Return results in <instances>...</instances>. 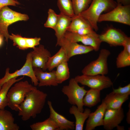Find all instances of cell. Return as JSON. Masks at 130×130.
I'll list each match as a JSON object with an SVG mask.
<instances>
[{
  "label": "cell",
  "instance_id": "6da1fadb",
  "mask_svg": "<svg viewBox=\"0 0 130 130\" xmlns=\"http://www.w3.org/2000/svg\"><path fill=\"white\" fill-rule=\"evenodd\" d=\"M47 96V93L38 89L36 87L28 92L19 107L18 116L24 121L31 118H36L43 109Z\"/></svg>",
  "mask_w": 130,
  "mask_h": 130
},
{
  "label": "cell",
  "instance_id": "7a4b0ae2",
  "mask_svg": "<svg viewBox=\"0 0 130 130\" xmlns=\"http://www.w3.org/2000/svg\"><path fill=\"white\" fill-rule=\"evenodd\" d=\"M117 4L114 0H92L87 9L79 15L85 19L96 31L98 30V20L102 13L111 10Z\"/></svg>",
  "mask_w": 130,
  "mask_h": 130
},
{
  "label": "cell",
  "instance_id": "3957f363",
  "mask_svg": "<svg viewBox=\"0 0 130 130\" xmlns=\"http://www.w3.org/2000/svg\"><path fill=\"white\" fill-rule=\"evenodd\" d=\"M36 87L27 80H20L16 82L10 88L7 93L8 106L12 110L18 111L27 94Z\"/></svg>",
  "mask_w": 130,
  "mask_h": 130
},
{
  "label": "cell",
  "instance_id": "277c9868",
  "mask_svg": "<svg viewBox=\"0 0 130 130\" xmlns=\"http://www.w3.org/2000/svg\"><path fill=\"white\" fill-rule=\"evenodd\" d=\"M61 91L67 97L70 104L76 106L81 112L84 111L83 100L87 91L84 86H80L75 78H72L68 85L63 87Z\"/></svg>",
  "mask_w": 130,
  "mask_h": 130
},
{
  "label": "cell",
  "instance_id": "5b68a950",
  "mask_svg": "<svg viewBox=\"0 0 130 130\" xmlns=\"http://www.w3.org/2000/svg\"><path fill=\"white\" fill-rule=\"evenodd\" d=\"M29 19L28 16L12 10L7 6L0 10V32L7 42L10 35L8 26L12 24L20 21H26Z\"/></svg>",
  "mask_w": 130,
  "mask_h": 130
},
{
  "label": "cell",
  "instance_id": "8992f818",
  "mask_svg": "<svg viewBox=\"0 0 130 130\" xmlns=\"http://www.w3.org/2000/svg\"><path fill=\"white\" fill-rule=\"evenodd\" d=\"M32 58L31 52L27 53L26 62L21 68L13 73H10V69L7 68L4 76L0 79V90L3 84L10 79L20 76H26L30 77L32 83L35 86L38 85V81L35 75L32 65Z\"/></svg>",
  "mask_w": 130,
  "mask_h": 130
},
{
  "label": "cell",
  "instance_id": "52a82bcc",
  "mask_svg": "<svg viewBox=\"0 0 130 130\" xmlns=\"http://www.w3.org/2000/svg\"><path fill=\"white\" fill-rule=\"evenodd\" d=\"M110 54L108 50L101 49L98 58L91 62L82 69L83 74L89 75L107 74L108 71L107 61Z\"/></svg>",
  "mask_w": 130,
  "mask_h": 130
},
{
  "label": "cell",
  "instance_id": "ba28073f",
  "mask_svg": "<svg viewBox=\"0 0 130 130\" xmlns=\"http://www.w3.org/2000/svg\"><path fill=\"white\" fill-rule=\"evenodd\" d=\"M117 6L109 12L102 14L98 22L112 21L130 25V5H123L117 3Z\"/></svg>",
  "mask_w": 130,
  "mask_h": 130
},
{
  "label": "cell",
  "instance_id": "9c48e42d",
  "mask_svg": "<svg viewBox=\"0 0 130 130\" xmlns=\"http://www.w3.org/2000/svg\"><path fill=\"white\" fill-rule=\"evenodd\" d=\"M78 83L87 86L90 88L101 91L111 87L113 83L108 76L104 75H78L74 78Z\"/></svg>",
  "mask_w": 130,
  "mask_h": 130
},
{
  "label": "cell",
  "instance_id": "30bf717a",
  "mask_svg": "<svg viewBox=\"0 0 130 130\" xmlns=\"http://www.w3.org/2000/svg\"><path fill=\"white\" fill-rule=\"evenodd\" d=\"M64 37L71 41L81 42L84 45L90 46L96 51L99 50L102 43L99 35L96 32L89 34L83 35L67 31Z\"/></svg>",
  "mask_w": 130,
  "mask_h": 130
},
{
  "label": "cell",
  "instance_id": "8fae6325",
  "mask_svg": "<svg viewBox=\"0 0 130 130\" xmlns=\"http://www.w3.org/2000/svg\"><path fill=\"white\" fill-rule=\"evenodd\" d=\"M56 46H60L64 49L69 60L74 56L87 53L94 50L93 48L90 46L71 41L64 37L56 45Z\"/></svg>",
  "mask_w": 130,
  "mask_h": 130
},
{
  "label": "cell",
  "instance_id": "7c38bea8",
  "mask_svg": "<svg viewBox=\"0 0 130 130\" xmlns=\"http://www.w3.org/2000/svg\"><path fill=\"white\" fill-rule=\"evenodd\" d=\"M123 108L107 109L104 115L103 126L106 130H111L117 127L123 120L124 117Z\"/></svg>",
  "mask_w": 130,
  "mask_h": 130
},
{
  "label": "cell",
  "instance_id": "4fadbf2b",
  "mask_svg": "<svg viewBox=\"0 0 130 130\" xmlns=\"http://www.w3.org/2000/svg\"><path fill=\"white\" fill-rule=\"evenodd\" d=\"M127 37L121 31L113 28H109L99 35L102 42H105L110 46H123Z\"/></svg>",
  "mask_w": 130,
  "mask_h": 130
},
{
  "label": "cell",
  "instance_id": "5bb4252c",
  "mask_svg": "<svg viewBox=\"0 0 130 130\" xmlns=\"http://www.w3.org/2000/svg\"><path fill=\"white\" fill-rule=\"evenodd\" d=\"M33 49V50L30 52L32 58L33 68H39L45 71L46 63L51 56L50 52L42 45H39L38 46Z\"/></svg>",
  "mask_w": 130,
  "mask_h": 130
},
{
  "label": "cell",
  "instance_id": "9a60e30c",
  "mask_svg": "<svg viewBox=\"0 0 130 130\" xmlns=\"http://www.w3.org/2000/svg\"><path fill=\"white\" fill-rule=\"evenodd\" d=\"M106 106L102 101L95 111L91 112L86 121L85 130H93L98 126H103L104 117Z\"/></svg>",
  "mask_w": 130,
  "mask_h": 130
},
{
  "label": "cell",
  "instance_id": "2e32d148",
  "mask_svg": "<svg viewBox=\"0 0 130 130\" xmlns=\"http://www.w3.org/2000/svg\"><path fill=\"white\" fill-rule=\"evenodd\" d=\"M35 75L38 81L39 87L44 86H56L58 83L55 75V71L49 72H44L39 68H33Z\"/></svg>",
  "mask_w": 130,
  "mask_h": 130
},
{
  "label": "cell",
  "instance_id": "e0dca14e",
  "mask_svg": "<svg viewBox=\"0 0 130 130\" xmlns=\"http://www.w3.org/2000/svg\"><path fill=\"white\" fill-rule=\"evenodd\" d=\"M50 111L49 117L54 121L58 126L59 130H73L75 129L74 122L70 121L63 115L56 112L53 107L52 102L47 101Z\"/></svg>",
  "mask_w": 130,
  "mask_h": 130
},
{
  "label": "cell",
  "instance_id": "ac0fdd59",
  "mask_svg": "<svg viewBox=\"0 0 130 130\" xmlns=\"http://www.w3.org/2000/svg\"><path fill=\"white\" fill-rule=\"evenodd\" d=\"M130 94H121L113 92L107 94L102 101L105 103L107 109H118L129 99Z\"/></svg>",
  "mask_w": 130,
  "mask_h": 130
},
{
  "label": "cell",
  "instance_id": "d6986e66",
  "mask_svg": "<svg viewBox=\"0 0 130 130\" xmlns=\"http://www.w3.org/2000/svg\"><path fill=\"white\" fill-rule=\"evenodd\" d=\"M14 121L10 111L0 109V130H19L20 127Z\"/></svg>",
  "mask_w": 130,
  "mask_h": 130
},
{
  "label": "cell",
  "instance_id": "ffe728a7",
  "mask_svg": "<svg viewBox=\"0 0 130 130\" xmlns=\"http://www.w3.org/2000/svg\"><path fill=\"white\" fill-rule=\"evenodd\" d=\"M72 20V18L62 14H58V19L57 25L54 29L57 38V44L60 40L64 37L67 31Z\"/></svg>",
  "mask_w": 130,
  "mask_h": 130
},
{
  "label": "cell",
  "instance_id": "44dd1931",
  "mask_svg": "<svg viewBox=\"0 0 130 130\" xmlns=\"http://www.w3.org/2000/svg\"><path fill=\"white\" fill-rule=\"evenodd\" d=\"M70 113L73 115L75 118V130H83L84 122L91 112L90 109L85 108L83 112H81L76 105H72L70 108Z\"/></svg>",
  "mask_w": 130,
  "mask_h": 130
},
{
  "label": "cell",
  "instance_id": "7402d4cb",
  "mask_svg": "<svg viewBox=\"0 0 130 130\" xmlns=\"http://www.w3.org/2000/svg\"><path fill=\"white\" fill-rule=\"evenodd\" d=\"M123 46L124 49L116 58L117 68H120L130 65V38L128 37Z\"/></svg>",
  "mask_w": 130,
  "mask_h": 130
},
{
  "label": "cell",
  "instance_id": "603a6c76",
  "mask_svg": "<svg viewBox=\"0 0 130 130\" xmlns=\"http://www.w3.org/2000/svg\"><path fill=\"white\" fill-rule=\"evenodd\" d=\"M69 60L65 50L61 47L56 54L49 58L46 65V70L51 71L60 64Z\"/></svg>",
  "mask_w": 130,
  "mask_h": 130
},
{
  "label": "cell",
  "instance_id": "cb8c5ba5",
  "mask_svg": "<svg viewBox=\"0 0 130 130\" xmlns=\"http://www.w3.org/2000/svg\"><path fill=\"white\" fill-rule=\"evenodd\" d=\"M24 76L17 79V77L12 78L5 82L0 90V109H5L8 106L7 97V93L10 88L16 82L22 80Z\"/></svg>",
  "mask_w": 130,
  "mask_h": 130
},
{
  "label": "cell",
  "instance_id": "d4e9b609",
  "mask_svg": "<svg viewBox=\"0 0 130 130\" xmlns=\"http://www.w3.org/2000/svg\"><path fill=\"white\" fill-rule=\"evenodd\" d=\"M100 91L91 88L87 91L83 100L84 106L91 107L99 103L101 100Z\"/></svg>",
  "mask_w": 130,
  "mask_h": 130
},
{
  "label": "cell",
  "instance_id": "484cf974",
  "mask_svg": "<svg viewBox=\"0 0 130 130\" xmlns=\"http://www.w3.org/2000/svg\"><path fill=\"white\" fill-rule=\"evenodd\" d=\"M90 27L91 26L84 18L79 15H75L72 18L71 24L67 31L74 32L79 29Z\"/></svg>",
  "mask_w": 130,
  "mask_h": 130
},
{
  "label": "cell",
  "instance_id": "4316f807",
  "mask_svg": "<svg viewBox=\"0 0 130 130\" xmlns=\"http://www.w3.org/2000/svg\"><path fill=\"white\" fill-rule=\"evenodd\" d=\"M30 127L32 130H59L57 124L50 117L43 121L32 124Z\"/></svg>",
  "mask_w": 130,
  "mask_h": 130
},
{
  "label": "cell",
  "instance_id": "83f0119b",
  "mask_svg": "<svg viewBox=\"0 0 130 130\" xmlns=\"http://www.w3.org/2000/svg\"><path fill=\"white\" fill-rule=\"evenodd\" d=\"M68 62H64L56 67L55 75L58 83L60 84L68 79L70 77Z\"/></svg>",
  "mask_w": 130,
  "mask_h": 130
},
{
  "label": "cell",
  "instance_id": "f1b7e54d",
  "mask_svg": "<svg viewBox=\"0 0 130 130\" xmlns=\"http://www.w3.org/2000/svg\"><path fill=\"white\" fill-rule=\"evenodd\" d=\"M57 5L61 13L71 18L75 15L71 0H57Z\"/></svg>",
  "mask_w": 130,
  "mask_h": 130
},
{
  "label": "cell",
  "instance_id": "f546056e",
  "mask_svg": "<svg viewBox=\"0 0 130 130\" xmlns=\"http://www.w3.org/2000/svg\"><path fill=\"white\" fill-rule=\"evenodd\" d=\"M92 0H71L74 14L78 15L88 7Z\"/></svg>",
  "mask_w": 130,
  "mask_h": 130
},
{
  "label": "cell",
  "instance_id": "4dcf8cb0",
  "mask_svg": "<svg viewBox=\"0 0 130 130\" xmlns=\"http://www.w3.org/2000/svg\"><path fill=\"white\" fill-rule=\"evenodd\" d=\"M48 16L44 26L54 29L58 22V14H57L52 9L49 8L48 12Z\"/></svg>",
  "mask_w": 130,
  "mask_h": 130
},
{
  "label": "cell",
  "instance_id": "1f68e13d",
  "mask_svg": "<svg viewBox=\"0 0 130 130\" xmlns=\"http://www.w3.org/2000/svg\"><path fill=\"white\" fill-rule=\"evenodd\" d=\"M9 39L13 42V45L16 46L19 49L25 50L28 49L26 43L25 37H23L19 34L12 33L10 35Z\"/></svg>",
  "mask_w": 130,
  "mask_h": 130
},
{
  "label": "cell",
  "instance_id": "d6a6232c",
  "mask_svg": "<svg viewBox=\"0 0 130 130\" xmlns=\"http://www.w3.org/2000/svg\"><path fill=\"white\" fill-rule=\"evenodd\" d=\"M26 44L28 49L32 48L40 45L41 39L40 37H35L34 38L25 37Z\"/></svg>",
  "mask_w": 130,
  "mask_h": 130
},
{
  "label": "cell",
  "instance_id": "836d02e7",
  "mask_svg": "<svg viewBox=\"0 0 130 130\" xmlns=\"http://www.w3.org/2000/svg\"><path fill=\"white\" fill-rule=\"evenodd\" d=\"M20 4V2L16 0H0V10L8 6H16Z\"/></svg>",
  "mask_w": 130,
  "mask_h": 130
},
{
  "label": "cell",
  "instance_id": "e575fe53",
  "mask_svg": "<svg viewBox=\"0 0 130 130\" xmlns=\"http://www.w3.org/2000/svg\"><path fill=\"white\" fill-rule=\"evenodd\" d=\"M113 92L121 94H130V84L123 87L120 86L116 89H113Z\"/></svg>",
  "mask_w": 130,
  "mask_h": 130
},
{
  "label": "cell",
  "instance_id": "d590c367",
  "mask_svg": "<svg viewBox=\"0 0 130 130\" xmlns=\"http://www.w3.org/2000/svg\"><path fill=\"white\" fill-rule=\"evenodd\" d=\"M95 32L91 27H86L79 29L73 32L80 35H87Z\"/></svg>",
  "mask_w": 130,
  "mask_h": 130
},
{
  "label": "cell",
  "instance_id": "8d00e7d4",
  "mask_svg": "<svg viewBox=\"0 0 130 130\" xmlns=\"http://www.w3.org/2000/svg\"><path fill=\"white\" fill-rule=\"evenodd\" d=\"M117 3H120L123 5H130V0H116Z\"/></svg>",
  "mask_w": 130,
  "mask_h": 130
},
{
  "label": "cell",
  "instance_id": "74e56055",
  "mask_svg": "<svg viewBox=\"0 0 130 130\" xmlns=\"http://www.w3.org/2000/svg\"><path fill=\"white\" fill-rule=\"evenodd\" d=\"M129 109L126 114V121L129 124H130V102L129 104Z\"/></svg>",
  "mask_w": 130,
  "mask_h": 130
},
{
  "label": "cell",
  "instance_id": "f35d334b",
  "mask_svg": "<svg viewBox=\"0 0 130 130\" xmlns=\"http://www.w3.org/2000/svg\"><path fill=\"white\" fill-rule=\"evenodd\" d=\"M4 38V36L0 32V48L3 44Z\"/></svg>",
  "mask_w": 130,
  "mask_h": 130
},
{
  "label": "cell",
  "instance_id": "ab89813d",
  "mask_svg": "<svg viewBox=\"0 0 130 130\" xmlns=\"http://www.w3.org/2000/svg\"><path fill=\"white\" fill-rule=\"evenodd\" d=\"M118 130H124V127L123 126H120L118 125L117 127Z\"/></svg>",
  "mask_w": 130,
  "mask_h": 130
},
{
  "label": "cell",
  "instance_id": "60d3db41",
  "mask_svg": "<svg viewBox=\"0 0 130 130\" xmlns=\"http://www.w3.org/2000/svg\"></svg>",
  "mask_w": 130,
  "mask_h": 130
},
{
  "label": "cell",
  "instance_id": "b9f144b4",
  "mask_svg": "<svg viewBox=\"0 0 130 130\" xmlns=\"http://www.w3.org/2000/svg\"></svg>",
  "mask_w": 130,
  "mask_h": 130
}]
</instances>
